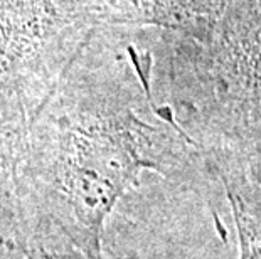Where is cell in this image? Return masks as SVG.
<instances>
[{
  "instance_id": "obj_1",
  "label": "cell",
  "mask_w": 261,
  "mask_h": 259,
  "mask_svg": "<svg viewBox=\"0 0 261 259\" xmlns=\"http://www.w3.org/2000/svg\"><path fill=\"white\" fill-rule=\"evenodd\" d=\"M135 135L126 128L80 131L71 135L56 163L53 189L88 259H101L105 219L135 182L138 170L152 165L140 155Z\"/></svg>"
},
{
  "instance_id": "obj_3",
  "label": "cell",
  "mask_w": 261,
  "mask_h": 259,
  "mask_svg": "<svg viewBox=\"0 0 261 259\" xmlns=\"http://www.w3.org/2000/svg\"><path fill=\"white\" fill-rule=\"evenodd\" d=\"M24 254L27 259H56L53 257L51 254H47L46 251H29V249H24Z\"/></svg>"
},
{
  "instance_id": "obj_2",
  "label": "cell",
  "mask_w": 261,
  "mask_h": 259,
  "mask_svg": "<svg viewBox=\"0 0 261 259\" xmlns=\"http://www.w3.org/2000/svg\"><path fill=\"white\" fill-rule=\"evenodd\" d=\"M241 239V259H261V212L251 209L236 187L227 185Z\"/></svg>"
}]
</instances>
